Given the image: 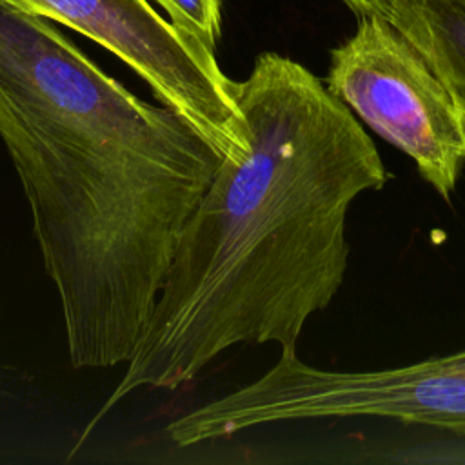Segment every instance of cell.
Segmentation results:
<instances>
[{"mask_svg":"<svg viewBox=\"0 0 465 465\" xmlns=\"http://www.w3.org/2000/svg\"><path fill=\"white\" fill-rule=\"evenodd\" d=\"M0 140L58 300L69 363H127L222 153L47 18L0 0Z\"/></svg>","mask_w":465,"mask_h":465,"instance_id":"obj_1","label":"cell"},{"mask_svg":"<svg viewBox=\"0 0 465 465\" xmlns=\"http://www.w3.org/2000/svg\"><path fill=\"white\" fill-rule=\"evenodd\" d=\"M234 96L249 153L222 160L134 356L76 447L131 392L178 389L234 345L296 352L307 320L343 283L351 203L387 182L374 142L323 80L272 51Z\"/></svg>","mask_w":465,"mask_h":465,"instance_id":"obj_2","label":"cell"},{"mask_svg":"<svg viewBox=\"0 0 465 465\" xmlns=\"http://www.w3.org/2000/svg\"><path fill=\"white\" fill-rule=\"evenodd\" d=\"M325 85L450 200L465 165L454 94L387 18H358L354 35L331 51Z\"/></svg>","mask_w":465,"mask_h":465,"instance_id":"obj_3","label":"cell"},{"mask_svg":"<svg viewBox=\"0 0 465 465\" xmlns=\"http://www.w3.org/2000/svg\"><path fill=\"white\" fill-rule=\"evenodd\" d=\"M104 45L140 74L162 105L191 122L223 158L249 153V129L214 51L147 0H4Z\"/></svg>","mask_w":465,"mask_h":465,"instance_id":"obj_4","label":"cell"},{"mask_svg":"<svg viewBox=\"0 0 465 465\" xmlns=\"http://www.w3.org/2000/svg\"><path fill=\"white\" fill-rule=\"evenodd\" d=\"M260 423L374 416L465 436V349L380 371H327L296 352L251 385Z\"/></svg>","mask_w":465,"mask_h":465,"instance_id":"obj_5","label":"cell"},{"mask_svg":"<svg viewBox=\"0 0 465 465\" xmlns=\"http://www.w3.org/2000/svg\"><path fill=\"white\" fill-rule=\"evenodd\" d=\"M389 22L465 98V0H394Z\"/></svg>","mask_w":465,"mask_h":465,"instance_id":"obj_6","label":"cell"},{"mask_svg":"<svg viewBox=\"0 0 465 465\" xmlns=\"http://www.w3.org/2000/svg\"><path fill=\"white\" fill-rule=\"evenodd\" d=\"M185 35L214 51L222 31V0H154Z\"/></svg>","mask_w":465,"mask_h":465,"instance_id":"obj_7","label":"cell"},{"mask_svg":"<svg viewBox=\"0 0 465 465\" xmlns=\"http://www.w3.org/2000/svg\"><path fill=\"white\" fill-rule=\"evenodd\" d=\"M340 2L351 13H354L356 18H361V16H381V18L389 20L394 0H340Z\"/></svg>","mask_w":465,"mask_h":465,"instance_id":"obj_8","label":"cell"},{"mask_svg":"<svg viewBox=\"0 0 465 465\" xmlns=\"http://www.w3.org/2000/svg\"><path fill=\"white\" fill-rule=\"evenodd\" d=\"M456 105H458V116H460V127L463 131V138H465V98L461 96H454Z\"/></svg>","mask_w":465,"mask_h":465,"instance_id":"obj_9","label":"cell"}]
</instances>
